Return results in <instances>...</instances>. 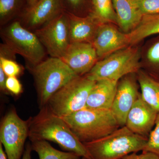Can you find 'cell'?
I'll use <instances>...</instances> for the list:
<instances>
[{"label":"cell","instance_id":"1","mask_svg":"<svg viewBox=\"0 0 159 159\" xmlns=\"http://www.w3.org/2000/svg\"><path fill=\"white\" fill-rule=\"evenodd\" d=\"M29 138L31 142L46 140L57 143L63 150L74 152L85 159H92L84 144L75 135L61 117L53 113L48 107L29 118Z\"/></svg>","mask_w":159,"mask_h":159},{"label":"cell","instance_id":"2","mask_svg":"<svg viewBox=\"0 0 159 159\" xmlns=\"http://www.w3.org/2000/svg\"><path fill=\"white\" fill-rule=\"evenodd\" d=\"M61 118L83 143L106 136L120 127L111 110L85 107Z\"/></svg>","mask_w":159,"mask_h":159},{"label":"cell","instance_id":"3","mask_svg":"<svg viewBox=\"0 0 159 159\" xmlns=\"http://www.w3.org/2000/svg\"><path fill=\"white\" fill-rule=\"evenodd\" d=\"M147 141L148 138L134 133L124 125L106 136L83 144L92 159H121L142 151Z\"/></svg>","mask_w":159,"mask_h":159},{"label":"cell","instance_id":"4","mask_svg":"<svg viewBox=\"0 0 159 159\" xmlns=\"http://www.w3.org/2000/svg\"><path fill=\"white\" fill-rule=\"evenodd\" d=\"M29 70L34 78L40 109L47 106L58 90L79 76L57 57L46 58Z\"/></svg>","mask_w":159,"mask_h":159},{"label":"cell","instance_id":"5","mask_svg":"<svg viewBox=\"0 0 159 159\" xmlns=\"http://www.w3.org/2000/svg\"><path fill=\"white\" fill-rule=\"evenodd\" d=\"M141 52L139 44L127 46L98 61L85 76L94 81H119L125 75L137 73L141 70Z\"/></svg>","mask_w":159,"mask_h":159},{"label":"cell","instance_id":"6","mask_svg":"<svg viewBox=\"0 0 159 159\" xmlns=\"http://www.w3.org/2000/svg\"><path fill=\"white\" fill-rule=\"evenodd\" d=\"M3 43L24 57L29 70L45 59L47 53L37 35L23 27L18 19L1 27Z\"/></svg>","mask_w":159,"mask_h":159},{"label":"cell","instance_id":"7","mask_svg":"<svg viewBox=\"0 0 159 159\" xmlns=\"http://www.w3.org/2000/svg\"><path fill=\"white\" fill-rule=\"evenodd\" d=\"M96 82L85 75L77 76L55 93L47 106L60 117L81 110L86 107L88 98Z\"/></svg>","mask_w":159,"mask_h":159},{"label":"cell","instance_id":"8","mask_svg":"<svg viewBox=\"0 0 159 159\" xmlns=\"http://www.w3.org/2000/svg\"><path fill=\"white\" fill-rule=\"evenodd\" d=\"M29 119H21L14 109L3 118L0 126V143L5 148L8 159H21L29 137Z\"/></svg>","mask_w":159,"mask_h":159},{"label":"cell","instance_id":"9","mask_svg":"<svg viewBox=\"0 0 159 159\" xmlns=\"http://www.w3.org/2000/svg\"><path fill=\"white\" fill-rule=\"evenodd\" d=\"M34 32L47 54L51 57L61 58L71 43L68 13L62 11Z\"/></svg>","mask_w":159,"mask_h":159},{"label":"cell","instance_id":"10","mask_svg":"<svg viewBox=\"0 0 159 159\" xmlns=\"http://www.w3.org/2000/svg\"><path fill=\"white\" fill-rule=\"evenodd\" d=\"M139 89L137 73L127 74L118 81L116 93L111 110L120 127L125 125L129 112L141 94Z\"/></svg>","mask_w":159,"mask_h":159},{"label":"cell","instance_id":"11","mask_svg":"<svg viewBox=\"0 0 159 159\" xmlns=\"http://www.w3.org/2000/svg\"><path fill=\"white\" fill-rule=\"evenodd\" d=\"M63 11L61 0H38L26 6L17 19L23 27L34 32Z\"/></svg>","mask_w":159,"mask_h":159},{"label":"cell","instance_id":"12","mask_svg":"<svg viewBox=\"0 0 159 159\" xmlns=\"http://www.w3.org/2000/svg\"><path fill=\"white\" fill-rule=\"evenodd\" d=\"M61 59L79 76L89 73L99 61L93 44L89 43H71Z\"/></svg>","mask_w":159,"mask_h":159},{"label":"cell","instance_id":"13","mask_svg":"<svg viewBox=\"0 0 159 159\" xmlns=\"http://www.w3.org/2000/svg\"><path fill=\"white\" fill-rule=\"evenodd\" d=\"M93 44L99 60L129 46L127 34L110 23L100 25Z\"/></svg>","mask_w":159,"mask_h":159},{"label":"cell","instance_id":"14","mask_svg":"<svg viewBox=\"0 0 159 159\" xmlns=\"http://www.w3.org/2000/svg\"><path fill=\"white\" fill-rule=\"evenodd\" d=\"M158 112L142 99L141 94L129 112L125 126L134 133L148 138L154 127Z\"/></svg>","mask_w":159,"mask_h":159},{"label":"cell","instance_id":"15","mask_svg":"<svg viewBox=\"0 0 159 159\" xmlns=\"http://www.w3.org/2000/svg\"><path fill=\"white\" fill-rule=\"evenodd\" d=\"M69 15L71 43H93L99 26L102 23L92 13L85 16L70 14Z\"/></svg>","mask_w":159,"mask_h":159},{"label":"cell","instance_id":"16","mask_svg":"<svg viewBox=\"0 0 159 159\" xmlns=\"http://www.w3.org/2000/svg\"><path fill=\"white\" fill-rule=\"evenodd\" d=\"M112 2L118 27L124 33H129L138 26L143 16L135 0H112Z\"/></svg>","mask_w":159,"mask_h":159},{"label":"cell","instance_id":"17","mask_svg":"<svg viewBox=\"0 0 159 159\" xmlns=\"http://www.w3.org/2000/svg\"><path fill=\"white\" fill-rule=\"evenodd\" d=\"M118 83L108 80L96 81L88 98L86 107L111 110L116 93Z\"/></svg>","mask_w":159,"mask_h":159},{"label":"cell","instance_id":"18","mask_svg":"<svg viewBox=\"0 0 159 159\" xmlns=\"http://www.w3.org/2000/svg\"><path fill=\"white\" fill-rule=\"evenodd\" d=\"M140 63L141 69L159 80V34L141 47Z\"/></svg>","mask_w":159,"mask_h":159},{"label":"cell","instance_id":"19","mask_svg":"<svg viewBox=\"0 0 159 159\" xmlns=\"http://www.w3.org/2000/svg\"><path fill=\"white\" fill-rule=\"evenodd\" d=\"M137 76L142 99L159 113V80L142 69L138 71Z\"/></svg>","mask_w":159,"mask_h":159},{"label":"cell","instance_id":"20","mask_svg":"<svg viewBox=\"0 0 159 159\" xmlns=\"http://www.w3.org/2000/svg\"><path fill=\"white\" fill-rule=\"evenodd\" d=\"M127 34L129 45H137L145 39L159 34V13L143 16L138 26Z\"/></svg>","mask_w":159,"mask_h":159},{"label":"cell","instance_id":"21","mask_svg":"<svg viewBox=\"0 0 159 159\" xmlns=\"http://www.w3.org/2000/svg\"><path fill=\"white\" fill-rule=\"evenodd\" d=\"M31 142L32 151L38 154L39 159H80V157L74 152H66L55 149L46 140Z\"/></svg>","mask_w":159,"mask_h":159},{"label":"cell","instance_id":"22","mask_svg":"<svg viewBox=\"0 0 159 159\" xmlns=\"http://www.w3.org/2000/svg\"><path fill=\"white\" fill-rule=\"evenodd\" d=\"M26 6L27 0H0L1 27L17 19Z\"/></svg>","mask_w":159,"mask_h":159},{"label":"cell","instance_id":"23","mask_svg":"<svg viewBox=\"0 0 159 159\" xmlns=\"http://www.w3.org/2000/svg\"><path fill=\"white\" fill-rule=\"evenodd\" d=\"M16 54L3 43L0 44V67L8 77H18L23 68L16 61Z\"/></svg>","mask_w":159,"mask_h":159},{"label":"cell","instance_id":"24","mask_svg":"<svg viewBox=\"0 0 159 159\" xmlns=\"http://www.w3.org/2000/svg\"><path fill=\"white\" fill-rule=\"evenodd\" d=\"M92 13L102 24H114L118 26L116 14L112 0H91Z\"/></svg>","mask_w":159,"mask_h":159},{"label":"cell","instance_id":"25","mask_svg":"<svg viewBox=\"0 0 159 159\" xmlns=\"http://www.w3.org/2000/svg\"><path fill=\"white\" fill-rule=\"evenodd\" d=\"M64 10L69 14L85 16L92 12L91 0H61Z\"/></svg>","mask_w":159,"mask_h":159},{"label":"cell","instance_id":"26","mask_svg":"<svg viewBox=\"0 0 159 159\" xmlns=\"http://www.w3.org/2000/svg\"><path fill=\"white\" fill-rule=\"evenodd\" d=\"M142 152H152L159 156V113L157 115L154 128L149 134L146 145Z\"/></svg>","mask_w":159,"mask_h":159},{"label":"cell","instance_id":"27","mask_svg":"<svg viewBox=\"0 0 159 159\" xmlns=\"http://www.w3.org/2000/svg\"><path fill=\"white\" fill-rule=\"evenodd\" d=\"M143 16L159 13V0H135Z\"/></svg>","mask_w":159,"mask_h":159},{"label":"cell","instance_id":"28","mask_svg":"<svg viewBox=\"0 0 159 159\" xmlns=\"http://www.w3.org/2000/svg\"><path fill=\"white\" fill-rule=\"evenodd\" d=\"M6 88L9 93L17 96L23 92L22 85L17 77H7L6 81Z\"/></svg>","mask_w":159,"mask_h":159},{"label":"cell","instance_id":"29","mask_svg":"<svg viewBox=\"0 0 159 159\" xmlns=\"http://www.w3.org/2000/svg\"><path fill=\"white\" fill-rule=\"evenodd\" d=\"M121 159H159V156L148 152H142L140 154L137 152L129 154Z\"/></svg>","mask_w":159,"mask_h":159},{"label":"cell","instance_id":"30","mask_svg":"<svg viewBox=\"0 0 159 159\" xmlns=\"http://www.w3.org/2000/svg\"><path fill=\"white\" fill-rule=\"evenodd\" d=\"M8 77L4 73L2 69L0 67V89L5 94H9L6 88V80Z\"/></svg>","mask_w":159,"mask_h":159},{"label":"cell","instance_id":"31","mask_svg":"<svg viewBox=\"0 0 159 159\" xmlns=\"http://www.w3.org/2000/svg\"><path fill=\"white\" fill-rule=\"evenodd\" d=\"M32 151L31 144H28L24 151L22 159H31V152Z\"/></svg>","mask_w":159,"mask_h":159},{"label":"cell","instance_id":"32","mask_svg":"<svg viewBox=\"0 0 159 159\" xmlns=\"http://www.w3.org/2000/svg\"><path fill=\"white\" fill-rule=\"evenodd\" d=\"M0 159H8L6 152L3 150V145L0 143Z\"/></svg>","mask_w":159,"mask_h":159},{"label":"cell","instance_id":"33","mask_svg":"<svg viewBox=\"0 0 159 159\" xmlns=\"http://www.w3.org/2000/svg\"><path fill=\"white\" fill-rule=\"evenodd\" d=\"M38 0H27V6H30L33 5L37 2Z\"/></svg>","mask_w":159,"mask_h":159},{"label":"cell","instance_id":"34","mask_svg":"<svg viewBox=\"0 0 159 159\" xmlns=\"http://www.w3.org/2000/svg\"><path fill=\"white\" fill-rule=\"evenodd\" d=\"M85 159L84 158H82V159Z\"/></svg>","mask_w":159,"mask_h":159}]
</instances>
